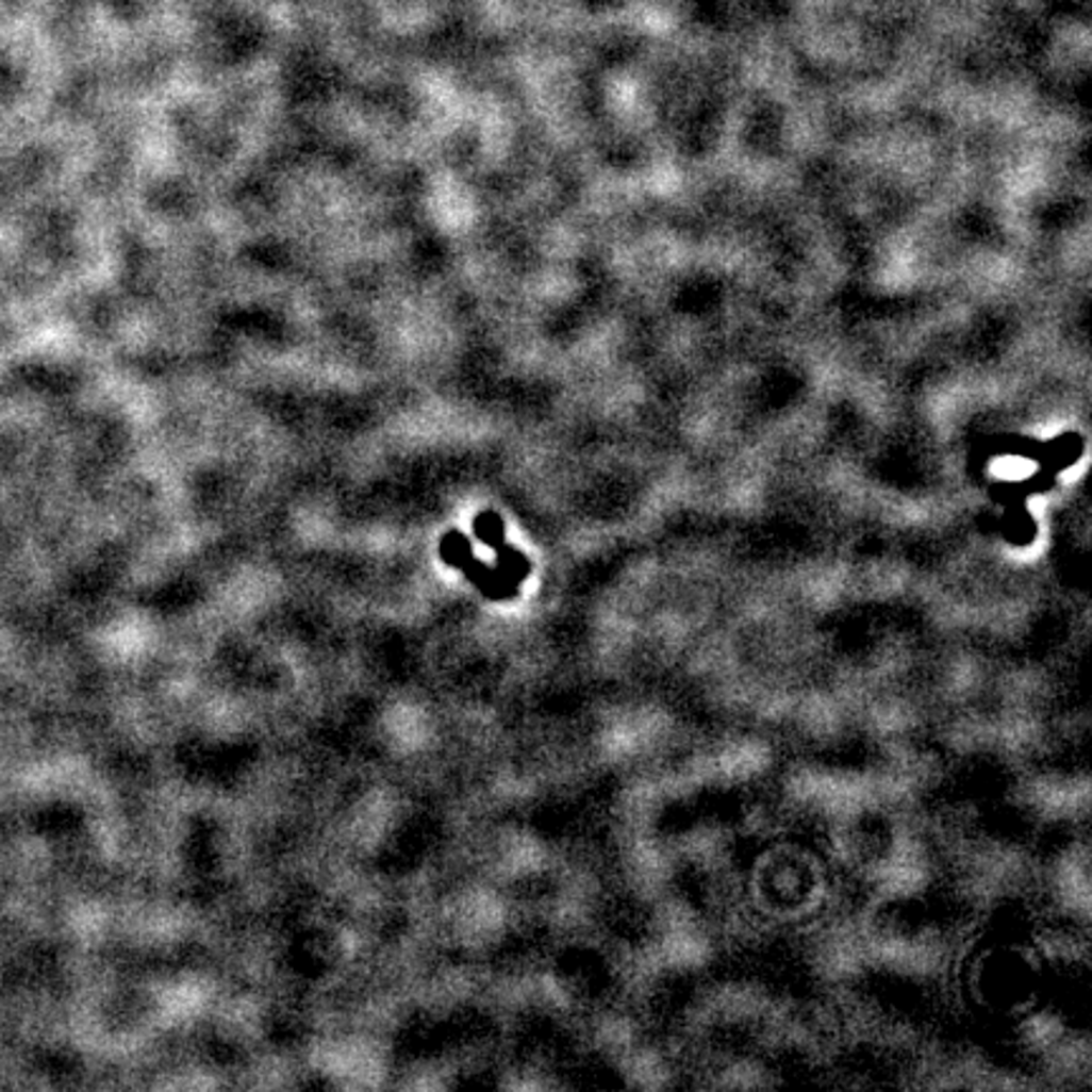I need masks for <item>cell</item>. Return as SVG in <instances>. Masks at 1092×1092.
Wrapping results in <instances>:
<instances>
[{"mask_svg": "<svg viewBox=\"0 0 1092 1092\" xmlns=\"http://www.w3.org/2000/svg\"><path fill=\"white\" fill-rule=\"evenodd\" d=\"M470 555H474V549H470V542L461 534V531H450V534L443 536L441 557L450 566H461Z\"/></svg>", "mask_w": 1092, "mask_h": 1092, "instance_id": "cell-1", "label": "cell"}, {"mask_svg": "<svg viewBox=\"0 0 1092 1092\" xmlns=\"http://www.w3.org/2000/svg\"><path fill=\"white\" fill-rule=\"evenodd\" d=\"M474 529H476V536L481 539L483 544H489L491 549H496V546L503 544V524H501V518H498L496 514H491V511L476 516Z\"/></svg>", "mask_w": 1092, "mask_h": 1092, "instance_id": "cell-2", "label": "cell"}]
</instances>
